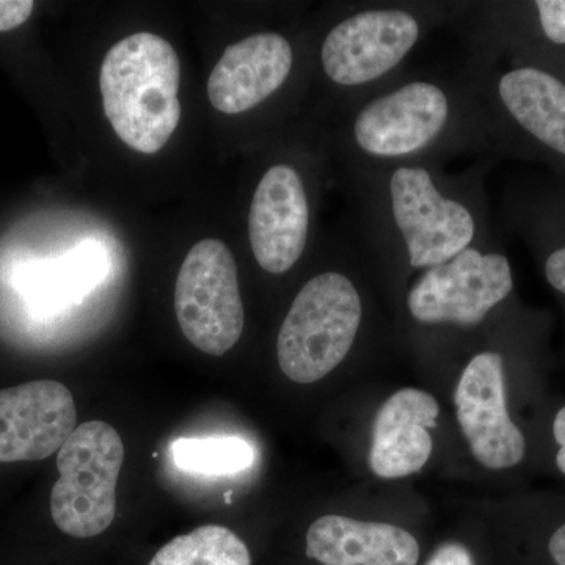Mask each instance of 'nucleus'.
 Returning a JSON list of instances; mask_svg holds the SVG:
<instances>
[{
    "mask_svg": "<svg viewBox=\"0 0 565 565\" xmlns=\"http://www.w3.org/2000/svg\"><path fill=\"white\" fill-rule=\"evenodd\" d=\"M366 247L394 253L411 270L448 263L489 241L478 172L449 177L438 163H399L352 174Z\"/></svg>",
    "mask_w": 565,
    "mask_h": 565,
    "instance_id": "1",
    "label": "nucleus"
},
{
    "mask_svg": "<svg viewBox=\"0 0 565 565\" xmlns=\"http://www.w3.org/2000/svg\"><path fill=\"white\" fill-rule=\"evenodd\" d=\"M344 136L351 177L399 163L440 166L457 152L492 147L484 114L462 77H399L351 107Z\"/></svg>",
    "mask_w": 565,
    "mask_h": 565,
    "instance_id": "2",
    "label": "nucleus"
},
{
    "mask_svg": "<svg viewBox=\"0 0 565 565\" xmlns=\"http://www.w3.org/2000/svg\"><path fill=\"white\" fill-rule=\"evenodd\" d=\"M512 62L498 68L473 55L462 74L484 114L492 148L544 162L565 180V82L542 66Z\"/></svg>",
    "mask_w": 565,
    "mask_h": 565,
    "instance_id": "3",
    "label": "nucleus"
},
{
    "mask_svg": "<svg viewBox=\"0 0 565 565\" xmlns=\"http://www.w3.org/2000/svg\"><path fill=\"white\" fill-rule=\"evenodd\" d=\"M180 82V57L156 33H134L110 47L99 87L107 120L122 143L143 154L166 147L181 120Z\"/></svg>",
    "mask_w": 565,
    "mask_h": 565,
    "instance_id": "4",
    "label": "nucleus"
},
{
    "mask_svg": "<svg viewBox=\"0 0 565 565\" xmlns=\"http://www.w3.org/2000/svg\"><path fill=\"white\" fill-rule=\"evenodd\" d=\"M444 6L388 3L352 9L326 33L323 76L351 96V107L399 79V70L424 36L446 20Z\"/></svg>",
    "mask_w": 565,
    "mask_h": 565,
    "instance_id": "5",
    "label": "nucleus"
},
{
    "mask_svg": "<svg viewBox=\"0 0 565 565\" xmlns=\"http://www.w3.org/2000/svg\"><path fill=\"white\" fill-rule=\"evenodd\" d=\"M359 286L341 270H323L297 294L277 338V359L286 377L315 384L343 363L362 329Z\"/></svg>",
    "mask_w": 565,
    "mask_h": 565,
    "instance_id": "6",
    "label": "nucleus"
},
{
    "mask_svg": "<svg viewBox=\"0 0 565 565\" xmlns=\"http://www.w3.org/2000/svg\"><path fill=\"white\" fill-rule=\"evenodd\" d=\"M125 462L120 434L104 422L81 424L57 455L51 515L63 533L77 539L104 533L115 520L117 482Z\"/></svg>",
    "mask_w": 565,
    "mask_h": 565,
    "instance_id": "7",
    "label": "nucleus"
},
{
    "mask_svg": "<svg viewBox=\"0 0 565 565\" xmlns=\"http://www.w3.org/2000/svg\"><path fill=\"white\" fill-rule=\"evenodd\" d=\"M174 311L184 337L207 355H225L237 344L245 311L228 245L218 239L193 245L178 274Z\"/></svg>",
    "mask_w": 565,
    "mask_h": 565,
    "instance_id": "8",
    "label": "nucleus"
},
{
    "mask_svg": "<svg viewBox=\"0 0 565 565\" xmlns=\"http://www.w3.org/2000/svg\"><path fill=\"white\" fill-rule=\"evenodd\" d=\"M489 241L459 253L416 278L407 310L424 326L475 327L514 291V273L503 252Z\"/></svg>",
    "mask_w": 565,
    "mask_h": 565,
    "instance_id": "9",
    "label": "nucleus"
},
{
    "mask_svg": "<svg viewBox=\"0 0 565 565\" xmlns=\"http://www.w3.org/2000/svg\"><path fill=\"white\" fill-rule=\"evenodd\" d=\"M313 204L302 173L289 163L269 167L256 184L248 211L253 258L264 273H289L311 234Z\"/></svg>",
    "mask_w": 565,
    "mask_h": 565,
    "instance_id": "10",
    "label": "nucleus"
},
{
    "mask_svg": "<svg viewBox=\"0 0 565 565\" xmlns=\"http://www.w3.org/2000/svg\"><path fill=\"white\" fill-rule=\"evenodd\" d=\"M457 419L479 463L505 470L525 459L526 440L505 405L504 359L478 353L465 366L455 394Z\"/></svg>",
    "mask_w": 565,
    "mask_h": 565,
    "instance_id": "11",
    "label": "nucleus"
},
{
    "mask_svg": "<svg viewBox=\"0 0 565 565\" xmlns=\"http://www.w3.org/2000/svg\"><path fill=\"white\" fill-rule=\"evenodd\" d=\"M76 404L61 382L0 390V462H33L61 451L76 429Z\"/></svg>",
    "mask_w": 565,
    "mask_h": 565,
    "instance_id": "12",
    "label": "nucleus"
},
{
    "mask_svg": "<svg viewBox=\"0 0 565 565\" xmlns=\"http://www.w3.org/2000/svg\"><path fill=\"white\" fill-rule=\"evenodd\" d=\"M292 44L277 32H258L226 47L207 79L215 110L241 115L273 98L291 76Z\"/></svg>",
    "mask_w": 565,
    "mask_h": 565,
    "instance_id": "13",
    "label": "nucleus"
},
{
    "mask_svg": "<svg viewBox=\"0 0 565 565\" xmlns=\"http://www.w3.org/2000/svg\"><path fill=\"white\" fill-rule=\"evenodd\" d=\"M440 412L433 394L403 388L375 416L370 467L375 476L399 479L418 473L433 455L430 429Z\"/></svg>",
    "mask_w": 565,
    "mask_h": 565,
    "instance_id": "14",
    "label": "nucleus"
},
{
    "mask_svg": "<svg viewBox=\"0 0 565 565\" xmlns=\"http://www.w3.org/2000/svg\"><path fill=\"white\" fill-rule=\"evenodd\" d=\"M307 556L322 565H416L419 545L399 526L326 515L308 530Z\"/></svg>",
    "mask_w": 565,
    "mask_h": 565,
    "instance_id": "15",
    "label": "nucleus"
},
{
    "mask_svg": "<svg viewBox=\"0 0 565 565\" xmlns=\"http://www.w3.org/2000/svg\"><path fill=\"white\" fill-rule=\"evenodd\" d=\"M514 223L537 253L550 288L565 297V188L520 196Z\"/></svg>",
    "mask_w": 565,
    "mask_h": 565,
    "instance_id": "16",
    "label": "nucleus"
},
{
    "mask_svg": "<svg viewBox=\"0 0 565 565\" xmlns=\"http://www.w3.org/2000/svg\"><path fill=\"white\" fill-rule=\"evenodd\" d=\"M148 565H252V557L232 530L204 525L163 545Z\"/></svg>",
    "mask_w": 565,
    "mask_h": 565,
    "instance_id": "17",
    "label": "nucleus"
},
{
    "mask_svg": "<svg viewBox=\"0 0 565 565\" xmlns=\"http://www.w3.org/2000/svg\"><path fill=\"white\" fill-rule=\"evenodd\" d=\"M173 463L182 471L203 476H233L255 460L252 445L239 437H182L172 445Z\"/></svg>",
    "mask_w": 565,
    "mask_h": 565,
    "instance_id": "18",
    "label": "nucleus"
},
{
    "mask_svg": "<svg viewBox=\"0 0 565 565\" xmlns=\"http://www.w3.org/2000/svg\"><path fill=\"white\" fill-rule=\"evenodd\" d=\"M31 0H0V32L13 31L31 18Z\"/></svg>",
    "mask_w": 565,
    "mask_h": 565,
    "instance_id": "19",
    "label": "nucleus"
},
{
    "mask_svg": "<svg viewBox=\"0 0 565 565\" xmlns=\"http://www.w3.org/2000/svg\"><path fill=\"white\" fill-rule=\"evenodd\" d=\"M426 565H475V563L467 546L457 544V542H446L435 550Z\"/></svg>",
    "mask_w": 565,
    "mask_h": 565,
    "instance_id": "20",
    "label": "nucleus"
},
{
    "mask_svg": "<svg viewBox=\"0 0 565 565\" xmlns=\"http://www.w3.org/2000/svg\"><path fill=\"white\" fill-rule=\"evenodd\" d=\"M553 437L559 451L556 455V465L559 468L561 473L565 475V405L557 412L555 422H553Z\"/></svg>",
    "mask_w": 565,
    "mask_h": 565,
    "instance_id": "21",
    "label": "nucleus"
},
{
    "mask_svg": "<svg viewBox=\"0 0 565 565\" xmlns=\"http://www.w3.org/2000/svg\"><path fill=\"white\" fill-rule=\"evenodd\" d=\"M548 552L553 563L565 565V522L556 527L548 541Z\"/></svg>",
    "mask_w": 565,
    "mask_h": 565,
    "instance_id": "22",
    "label": "nucleus"
},
{
    "mask_svg": "<svg viewBox=\"0 0 565 565\" xmlns=\"http://www.w3.org/2000/svg\"><path fill=\"white\" fill-rule=\"evenodd\" d=\"M533 63V65L542 66V68L553 71L556 76L565 82V51L559 54L550 55V57L537 58V61H519Z\"/></svg>",
    "mask_w": 565,
    "mask_h": 565,
    "instance_id": "23",
    "label": "nucleus"
}]
</instances>
